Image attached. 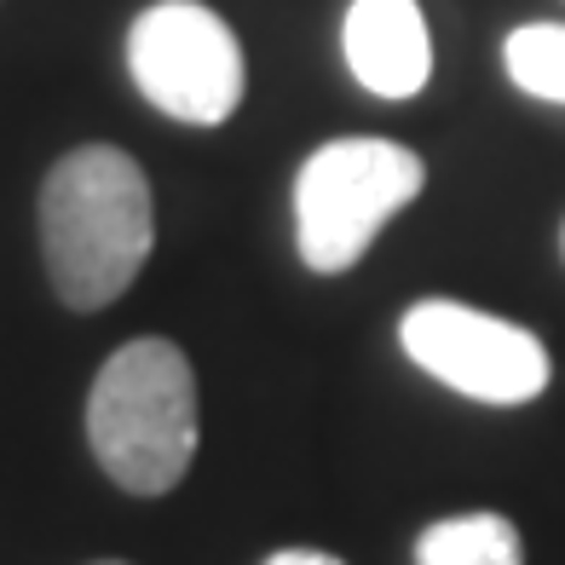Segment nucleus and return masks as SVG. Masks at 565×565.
<instances>
[{
    "instance_id": "nucleus-9",
    "label": "nucleus",
    "mask_w": 565,
    "mask_h": 565,
    "mask_svg": "<svg viewBox=\"0 0 565 565\" xmlns=\"http://www.w3.org/2000/svg\"><path fill=\"white\" fill-rule=\"evenodd\" d=\"M260 565H347V559L341 554H323V548H277Z\"/></svg>"
},
{
    "instance_id": "nucleus-11",
    "label": "nucleus",
    "mask_w": 565,
    "mask_h": 565,
    "mask_svg": "<svg viewBox=\"0 0 565 565\" xmlns=\"http://www.w3.org/2000/svg\"><path fill=\"white\" fill-rule=\"evenodd\" d=\"M98 565H127V559H98Z\"/></svg>"
},
{
    "instance_id": "nucleus-6",
    "label": "nucleus",
    "mask_w": 565,
    "mask_h": 565,
    "mask_svg": "<svg viewBox=\"0 0 565 565\" xmlns=\"http://www.w3.org/2000/svg\"><path fill=\"white\" fill-rule=\"evenodd\" d=\"M341 46L358 87L375 98H416L433 75V35L422 0H352Z\"/></svg>"
},
{
    "instance_id": "nucleus-7",
    "label": "nucleus",
    "mask_w": 565,
    "mask_h": 565,
    "mask_svg": "<svg viewBox=\"0 0 565 565\" xmlns=\"http://www.w3.org/2000/svg\"><path fill=\"white\" fill-rule=\"evenodd\" d=\"M416 565H525V543L508 513H450L416 536Z\"/></svg>"
},
{
    "instance_id": "nucleus-2",
    "label": "nucleus",
    "mask_w": 565,
    "mask_h": 565,
    "mask_svg": "<svg viewBox=\"0 0 565 565\" xmlns=\"http://www.w3.org/2000/svg\"><path fill=\"white\" fill-rule=\"evenodd\" d=\"M202 409L191 358L162 335H139L105 358L87 393V445L127 497H168L196 461Z\"/></svg>"
},
{
    "instance_id": "nucleus-10",
    "label": "nucleus",
    "mask_w": 565,
    "mask_h": 565,
    "mask_svg": "<svg viewBox=\"0 0 565 565\" xmlns=\"http://www.w3.org/2000/svg\"><path fill=\"white\" fill-rule=\"evenodd\" d=\"M559 260H565V225H559Z\"/></svg>"
},
{
    "instance_id": "nucleus-5",
    "label": "nucleus",
    "mask_w": 565,
    "mask_h": 565,
    "mask_svg": "<svg viewBox=\"0 0 565 565\" xmlns=\"http://www.w3.org/2000/svg\"><path fill=\"white\" fill-rule=\"evenodd\" d=\"M398 341L409 364L445 381L450 393L473 404H531L548 387V347L525 323H508L497 312L461 300H416L398 323Z\"/></svg>"
},
{
    "instance_id": "nucleus-8",
    "label": "nucleus",
    "mask_w": 565,
    "mask_h": 565,
    "mask_svg": "<svg viewBox=\"0 0 565 565\" xmlns=\"http://www.w3.org/2000/svg\"><path fill=\"white\" fill-rule=\"evenodd\" d=\"M508 82L543 98V105H565V23H520L502 41Z\"/></svg>"
},
{
    "instance_id": "nucleus-3",
    "label": "nucleus",
    "mask_w": 565,
    "mask_h": 565,
    "mask_svg": "<svg viewBox=\"0 0 565 565\" xmlns=\"http://www.w3.org/2000/svg\"><path fill=\"white\" fill-rule=\"evenodd\" d=\"M427 168L398 139H329L295 173V243L300 260L335 277L352 271L381 237V225L422 196Z\"/></svg>"
},
{
    "instance_id": "nucleus-4",
    "label": "nucleus",
    "mask_w": 565,
    "mask_h": 565,
    "mask_svg": "<svg viewBox=\"0 0 565 565\" xmlns=\"http://www.w3.org/2000/svg\"><path fill=\"white\" fill-rule=\"evenodd\" d=\"M127 75L173 121L220 127L243 105L248 64L231 23L202 0H157L127 30Z\"/></svg>"
},
{
    "instance_id": "nucleus-1",
    "label": "nucleus",
    "mask_w": 565,
    "mask_h": 565,
    "mask_svg": "<svg viewBox=\"0 0 565 565\" xmlns=\"http://www.w3.org/2000/svg\"><path fill=\"white\" fill-rule=\"evenodd\" d=\"M157 243V202L145 168L116 145H82L41 185V260L70 312H105Z\"/></svg>"
}]
</instances>
